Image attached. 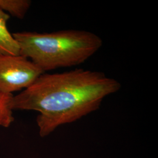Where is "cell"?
<instances>
[{
	"instance_id": "6",
	"label": "cell",
	"mask_w": 158,
	"mask_h": 158,
	"mask_svg": "<svg viewBox=\"0 0 158 158\" xmlns=\"http://www.w3.org/2000/svg\"><path fill=\"white\" fill-rule=\"evenodd\" d=\"M12 94L0 92V125L8 127L14 121L12 116Z\"/></svg>"
},
{
	"instance_id": "1",
	"label": "cell",
	"mask_w": 158,
	"mask_h": 158,
	"mask_svg": "<svg viewBox=\"0 0 158 158\" xmlns=\"http://www.w3.org/2000/svg\"><path fill=\"white\" fill-rule=\"evenodd\" d=\"M121 84L100 72L74 69L43 73L32 85L14 96L12 109L40 112V135L74 122L98 109L103 99L117 92Z\"/></svg>"
},
{
	"instance_id": "2",
	"label": "cell",
	"mask_w": 158,
	"mask_h": 158,
	"mask_svg": "<svg viewBox=\"0 0 158 158\" xmlns=\"http://www.w3.org/2000/svg\"><path fill=\"white\" fill-rule=\"evenodd\" d=\"M12 35L19 44L21 55L31 59L44 72L82 64L102 45L98 36L81 30L21 32Z\"/></svg>"
},
{
	"instance_id": "3",
	"label": "cell",
	"mask_w": 158,
	"mask_h": 158,
	"mask_svg": "<svg viewBox=\"0 0 158 158\" xmlns=\"http://www.w3.org/2000/svg\"><path fill=\"white\" fill-rule=\"evenodd\" d=\"M44 72L22 55H0V92L26 89Z\"/></svg>"
},
{
	"instance_id": "5",
	"label": "cell",
	"mask_w": 158,
	"mask_h": 158,
	"mask_svg": "<svg viewBox=\"0 0 158 158\" xmlns=\"http://www.w3.org/2000/svg\"><path fill=\"white\" fill-rule=\"evenodd\" d=\"M31 4L28 0H0V10L8 12L11 15L22 19Z\"/></svg>"
},
{
	"instance_id": "4",
	"label": "cell",
	"mask_w": 158,
	"mask_h": 158,
	"mask_svg": "<svg viewBox=\"0 0 158 158\" xmlns=\"http://www.w3.org/2000/svg\"><path fill=\"white\" fill-rule=\"evenodd\" d=\"M10 15L0 10V55H20V48L13 35L7 29Z\"/></svg>"
}]
</instances>
